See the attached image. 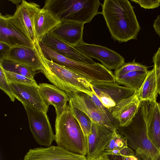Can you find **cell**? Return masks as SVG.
<instances>
[{"label": "cell", "instance_id": "obj_1", "mask_svg": "<svg viewBox=\"0 0 160 160\" xmlns=\"http://www.w3.org/2000/svg\"><path fill=\"white\" fill-rule=\"evenodd\" d=\"M101 12L112 38L120 43L136 39L141 27L128 0H104Z\"/></svg>", "mask_w": 160, "mask_h": 160}, {"label": "cell", "instance_id": "obj_2", "mask_svg": "<svg viewBox=\"0 0 160 160\" xmlns=\"http://www.w3.org/2000/svg\"><path fill=\"white\" fill-rule=\"evenodd\" d=\"M54 141L57 146L68 151L86 156L87 137L73 116L69 104L56 114Z\"/></svg>", "mask_w": 160, "mask_h": 160}, {"label": "cell", "instance_id": "obj_3", "mask_svg": "<svg viewBox=\"0 0 160 160\" xmlns=\"http://www.w3.org/2000/svg\"><path fill=\"white\" fill-rule=\"evenodd\" d=\"M98 0H47L43 8L48 9L61 21L84 24L90 22L102 5Z\"/></svg>", "mask_w": 160, "mask_h": 160}, {"label": "cell", "instance_id": "obj_4", "mask_svg": "<svg viewBox=\"0 0 160 160\" xmlns=\"http://www.w3.org/2000/svg\"><path fill=\"white\" fill-rule=\"evenodd\" d=\"M39 48L44 70L42 72L48 80L65 92H82L92 95L91 81L75 72L45 58Z\"/></svg>", "mask_w": 160, "mask_h": 160}, {"label": "cell", "instance_id": "obj_5", "mask_svg": "<svg viewBox=\"0 0 160 160\" xmlns=\"http://www.w3.org/2000/svg\"><path fill=\"white\" fill-rule=\"evenodd\" d=\"M123 128L129 146L135 150L140 149L154 158H158L160 151L152 143L147 133L145 123L140 107L130 124Z\"/></svg>", "mask_w": 160, "mask_h": 160}, {"label": "cell", "instance_id": "obj_6", "mask_svg": "<svg viewBox=\"0 0 160 160\" xmlns=\"http://www.w3.org/2000/svg\"><path fill=\"white\" fill-rule=\"evenodd\" d=\"M28 116L30 130L37 143L45 146L51 145L54 140L47 113L22 104Z\"/></svg>", "mask_w": 160, "mask_h": 160}, {"label": "cell", "instance_id": "obj_7", "mask_svg": "<svg viewBox=\"0 0 160 160\" xmlns=\"http://www.w3.org/2000/svg\"><path fill=\"white\" fill-rule=\"evenodd\" d=\"M40 6L34 2L22 0L17 6L12 15H5L7 19L18 29L33 43L37 39L34 27V18Z\"/></svg>", "mask_w": 160, "mask_h": 160}, {"label": "cell", "instance_id": "obj_8", "mask_svg": "<svg viewBox=\"0 0 160 160\" xmlns=\"http://www.w3.org/2000/svg\"><path fill=\"white\" fill-rule=\"evenodd\" d=\"M65 92L69 98L68 104L85 113L92 122L112 130L118 129L103 114L90 96L82 92Z\"/></svg>", "mask_w": 160, "mask_h": 160}, {"label": "cell", "instance_id": "obj_9", "mask_svg": "<svg viewBox=\"0 0 160 160\" xmlns=\"http://www.w3.org/2000/svg\"><path fill=\"white\" fill-rule=\"evenodd\" d=\"M88 57L99 61L108 69H116L125 63V59L116 52L99 45L88 44L84 41L74 47Z\"/></svg>", "mask_w": 160, "mask_h": 160}, {"label": "cell", "instance_id": "obj_10", "mask_svg": "<svg viewBox=\"0 0 160 160\" xmlns=\"http://www.w3.org/2000/svg\"><path fill=\"white\" fill-rule=\"evenodd\" d=\"M4 59L20 63L35 71L40 70L43 72L44 70L37 40L33 48L17 46L10 48L3 60Z\"/></svg>", "mask_w": 160, "mask_h": 160}, {"label": "cell", "instance_id": "obj_11", "mask_svg": "<svg viewBox=\"0 0 160 160\" xmlns=\"http://www.w3.org/2000/svg\"><path fill=\"white\" fill-rule=\"evenodd\" d=\"M150 140L160 151V107L156 101H142L140 103Z\"/></svg>", "mask_w": 160, "mask_h": 160}, {"label": "cell", "instance_id": "obj_12", "mask_svg": "<svg viewBox=\"0 0 160 160\" xmlns=\"http://www.w3.org/2000/svg\"><path fill=\"white\" fill-rule=\"evenodd\" d=\"M113 130L92 122L90 132L86 137L87 158L96 159L102 154L112 138Z\"/></svg>", "mask_w": 160, "mask_h": 160}, {"label": "cell", "instance_id": "obj_13", "mask_svg": "<svg viewBox=\"0 0 160 160\" xmlns=\"http://www.w3.org/2000/svg\"><path fill=\"white\" fill-rule=\"evenodd\" d=\"M86 157L76 154L60 147L50 146L30 149L23 160H86Z\"/></svg>", "mask_w": 160, "mask_h": 160}, {"label": "cell", "instance_id": "obj_14", "mask_svg": "<svg viewBox=\"0 0 160 160\" xmlns=\"http://www.w3.org/2000/svg\"><path fill=\"white\" fill-rule=\"evenodd\" d=\"M136 93L120 101L110 110L112 118L119 126L124 128L128 126L137 113L140 101Z\"/></svg>", "mask_w": 160, "mask_h": 160}, {"label": "cell", "instance_id": "obj_15", "mask_svg": "<svg viewBox=\"0 0 160 160\" xmlns=\"http://www.w3.org/2000/svg\"><path fill=\"white\" fill-rule=\"evenodd\" d=\"M41 41L57 53L69 59L88 64H94L96 63L91 58L50 32L45 35Z\"/></svg>", "mask_w": 160, "mask_h": 160}, {"label": "cell", "instance_id": "obj_16", "mask_svg": "<svg viewBox=\"0 0 160 160\" xmlns=\"http://www.w3.org/2000/svg\"><path fill=\"white\" fill-rule=\"evenodd\" d=\"M10 84L15 98L22 104L47 113L48 107L44 102L38 86H28L14 83Z\"/></svg>", "mask_w": 160, "mask_h": 160}, {"label": "cell", "instance_id": "obj_17", "mask_svg": "<svg viewBox=\"0 0 160 160\" xmlns=\"http://www.w3.org/2000/svg\"><path fill=\"white\" fill-rule=\"evenodd\" d=\"M0 42L10 48L15 46L33 48L35 43L26 36L7 18L5 15H0Z\"/></svg>", "mask_w": 160, "mask_h": 160}, {"label": "cell", "instance_id": "obj_18", "mask_svg": "<svg viewBox=\"0 0 160 160\" xmlns=\"http://www.w3.org/2000/svg\"><path fill=\"white\" fill-rule=\"evenodd\" d=\"M83 24L61 21L50 32L67 44L75 47L83 42Z\"/></svg>", "mask_w": 160, "mask_h": 160}, {"label": "cell", "instance_id": "obj_19", "mask_svg": "<svg viewBox=\"0 0 160 160\" xmlns=\"http://www.w3.org/2000/svg\"><path fill=\"white\" fill-rule=\"evenodd\" d=\"M91 84L94 93H102L108 97L116 104L137 92L133 89L122 86L116 82L92 81L91 82Z\"/></svg>", "mask_w": 160, "mask_h": 160}, {"label": "cell", "instance_id": "obj_20", "mask_svg": "<svg viewBox=\"0 0 160 160\" xmlns=\"http://www.w3.org/2000/svg\"><path fill=\"white\" fill-rule=\"evenodd\" d=\"M40 94L45 104L48 106L53 105L58 114L67 105L69 97L66 92L55 85L47 83H41L38 85Z\"/></svg>", "mask_w": 160, "mask_h": 160}, {"label": "cell", "instance_id": "obj_21", "mask_svg": "<svg viewBox=\"0 0 160 160\" xmlns=\"http://www.w3.org/2000/svg\"><path fill=\"white\" fill-rule=\"evenodd\" d=\"M61 21L49 9H39L34 18V27L36 39L41 41L43 37L58 25Z\"/></svg>", "mask_w": 160, "mask_h": 160}, {"label": "cell", "instance_id": "obj_22", "mask_svg": "<svg viewBox=\"0 0 160 160\" xmlns=\"http://www.w3.org/2000/svg\"><path fill=\"white\" fill-rule=\"evenodd\" d=\"M136 94L140 101H156L158 92L156 78L153 68L148 71L143 83Z\"/></svg>", "mask_w": 160, "mask_h": 160}, {"label": "cell", "instance_id": "obj_23", "mask_svg": "<svg viewBox=\"0 0 160 160\" xmlns=\"http://www.w3.org/2000/svg\"><path fill=\"white\" fill-rule=\"evenodd\" d=\"M148 71L129 72L116 78V82L119 85L133 89L137 92L143 83Z\"/></svg>", "mask_w": 160, "mask_h": 160}, {"label": "cell", "instance_id": "obj_24", "mask_svg": "<svg viewBox=\"0 0 160 160\" xmlns=\"http://www.w3.org/2000/svg\"><path fill=\"white\" fill-rule=\"evenodd\" d=\"M0 66L4 71L21 75L31 79L37 73L27 66L14 61L4 59L0 62Z\"/></svg>", "mask_w": 160, "mask_h": 160}, {"label": "cell", "instance_id": "obj_25", "mask_svg": "<svg viewBox=\"0 0 160 160\" xmlns=\"http://www.w3.org/2000/svg\"><path fill=\"white\" fill-rule=\"evenodd\" d=\"M69 106L73 116L78 122L84 134L87 137L90 132L92 122L83 112L76 108Z\"/></svg>", "mask_w": 160, "mask_h": 160}, {"label": "cell", "instance_id": "obj_26", "mask_svg": "<svg viewBox=\"0 0 160 160\" xmlns=\"http://www.w3.org/2000/svg\"><path fill=\"white\" fill-rule=\"evenodd\" d=\"M148 67L135 62V59L131 62L125 63L116 69L113 73L115 78L126 73L134 71L148 72Z\"/></svg>", "mask_w": 160, "mask_h": 160}, {"label": "cell", "instance_id": "obj_27", "mask_svg": "<svg viewBox=\"0 0 160 160\" xmlns=\"http://www.w3.org/2000/svg\"><path fill=\"white\" fill-rule=\"evenodd\" d=\"M9 83H14L28 86H38L35 79L26 76L4 71Z\"/></svg>", "mask_w": 160, "mask_h": 160}, {"label": "cell", "instance_id": "obj_28", "mask_svg": "<svg viewBox=\"0 0 160 160\" xmlns=\"http://www.w3.org/2000/svg\"><path fill=\"white\" fill-rule=\"evenodd\" d=\"M128 146L127 140L126 137H122L117 132V129L113 131L112 138L104 150L120 149Z\"/></svg>", "mask_w": 160, "mask_h": 160}, {"label": "cell", "instance_id": "obj_29", "mask_svg": "<svg viewBox=\"0 0 160 160\" xmlns=\"http://www.w3.org/2000/svg\"><path fill=\"white\" fill-rule=\"evenodd\" d=\"M0 88L7 94L12 102H14L15 97L9 83L5 72L0 66Z\"/></svg>", "mask_w": 160, "mask_h": 160}, {"label": "cell", "instance_id": "obj_30", "mask_svg": "<svg viewBox=\"0 0 160 160\" xmlns=\"http://www.w3.org/2000/svg\"><path fill=\"white\" fill-rule=\"evenodd\" d=\"M92 93L90 96L93 102L107 119L118 128L119 126L112 118L109 110L103 105L92 90Z\"/></svg>", "mask_w": 160, "mask_h": 160}, {"label": "cell", "instance_id": "obj_31", "mask_svg": "<svg viewBox=\"0 0 160 160\" xmlns=\"http://www.w3.org/2000/svg\"><path fill=\"white\" fill-rule=\"evenodd\" d=\"M153 69L156 78L158 94L160 95V47L152 57Z\"/></svg>", "mask_w": 160, "mask_h": 160}, {"label": "cell", "instance_id": "obj_32", "mask_svg": "<svg viewBox=\"0 0 160 160\" xmlns=\"http://www.w3.org/2000/svg\"><path fill=\"white\" fill-rule=\"evenodd\" d=\"M102 153L108 155L126 156L132 155L134 152L128 146L120 149H115L111 150H105Z\"/></svg>", "mask_w": 160, "mask_h": 160}, {"label": "cell", "instance_id": "obj_33", "mask_svg": "<svg viewBox=\"0 0 160 160\" xmlns=\"http://www.w3.org/2000/svg\"><path fill=\"white\" fill-rule=\"evenodd\" d=\"M131 1L139 4L141 7L145 9L154 8L158 7L160 4V0H132Z\"/></svg>", "mask_w": 160, "mask_h": 160}, {"label": "cell", "instance_id": "obj_34", "mask_svg": "<svg viewBox=\"0 0 160 160\" xmlns=\"http://www.w3.org/2000/svg\"><path fill=\"white\" fill-rule=\"evenodd\" d=\"M112 160H144L138 150L131 155L126 156L111 155Z\"/></svg>", "mask_w": 160, "mask_h": 160}, {"label": "cell", "instance_id": "obj_35", "mask_svg": "<svg viewBox=\"0 0 160 160\" xmlns=\"http://www.w3.org/2000/svg\"><path fill=\"white\" fill-rule=\"evenodd\" d=\"M10 48L6 44L0 42V62L3 60Z\"/></svg>", "mask_w": 160, "mask_h": 160}, {"label": "cell", "instance_id": "obj_36", "mask_svg": "<svg viewBox=\"0 0 160 160\" xmlns=\"http://www.w3.org/2000/svg\"><path fill=\"white\" fill-rule=\"evenodd\" d=\"M153 27L155 31L160 37V15H158L154 20Z\"/></svg>", "mask_w": 160, "mask_h": 160}, {"label": "cell", "instance_id": "obj_37", "mask_svg": "<svg viewBox=\"0 0 160 160\" xmlns=\"http://www.w3.org/2000/svg\"><path fill=\"white\" fill-rule=\"evenodd\" d=\"M142 157L144 160H159L158 158H154L150 155L147 154L144 151L140 149H138Z\"/></svg>", "mask_w": 160, "mask_h": 160}, {"label": "cell", "instance_id": "obj_38", "mask_svg": "<svg viewBox=\"0 0 160 160\" xmlns=\"http://www.w3.org/2000/svg\"><path fill=\"white\" fill-rule=\"evenodd\" d=\"M97 160H110L109 156L103 153H102V154L97 159Z\"/></svg>", "mask_w": 160, "mask_h": 160}, {"label": "cell", "instance_id": "obj_39", "mask_svg": "<svg viewBox=\"0 0 160 160\" xmlns=\"http://www.w3.org/2000/svg\"><path fill=\"white\" fill-rule=\"evenodd\" d=\"M86 160H97V159H88L87 158V159Z\"/></svg>", "mask_w": 160, "mask_h": 160}, {"label": "cell", "instance_id": "obj_40", "mask_svg": "<svg viewBox=\"0 0 160 160\" xmlns=\"http://www.w3.org/2000/svg\"><path fill=\"white\" fill-rule=\"evenodd\" d=\"M158 158L159 160H160V154H159Z\"/></svg>", "mask_w": 160, "mask_h": 160}, {"label": "cell", "instance_id": "obj_41", "mask_svg": "<svg viewBox=\"0 0 160 160\" xmlns=\"http://www.w3.org/2000/svg\"><path fill=\"white\" fill-rule=\"evenodd\" d=\"M159 106H160V103H159Z\"/></svg>", "mask_w": 160, "mask_h": 160}]
</instances>
